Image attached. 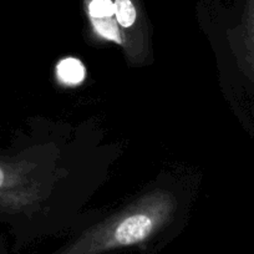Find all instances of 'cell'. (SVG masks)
<instances>
[{"mask_svg":"<svg viewBox=\"0 0 254 254\" xmlns=\"http://www.w3.org/2000/svg\"><path fill=\"white\" fill-rule=\"evenodd\" d=\"M166 197L157 196L137 208L109 222L80 239L64 254H96L119 247L132 246L147 239L168 213Z\"/></svg>","mask_w":254,"mask_h":254,"instance_id":"cell-1","label":"cell"},{"mask_svg":"<svg viewBox=\"0 0 254 254\" xmlns=\"http://www.w3.org/2000/svg\"><path fill=\"white\" fill-rule=\"evenodd\" d=\"M115 5V16L116 21L122 28H130L136 21V9L131 0H116Z\"/></svg>","mask_w":254,"mask_h":254,"instance_id":"cell-3","label":"cell"},{"mask_svg":"<svg viewBox=\"0 0 254 254\" xmlns=\"http://www.w3.org/2000/svg\"><path fill=\"white\" fill-rule=\"evenodd\" d=\"M95 29L101 36H104L107 40H112L115 43L121 44V34L117 29L116 21L112 20V18H102V19H92Z\"/></svg>","mask_w":254,"mask_h":254,"instance_id":"cell-4","label":"cell"},{"mask_svg":"<svg viewBox=\"0 0 254 254\" xmlns=\"http://www.w3.org/2000/svg\"><path fill=\"white\" fill-rule=\"evenodd\" d=\"M89 13L91 19L112 18L115 15V5L111 0H91Z\"/></svg>","mask_w":254,"mask_h":254,"instance_id":"cell-5","label":"cell"},{"mask_svg":"<svg viewBox=\"0 0 254 254\" xmlns=\"http://www.w3.org/2000/svg\"><path fill=\"white\" fill-rule=\"evenodd\" d=\"M56 72L59 79L66 85H79L84 81L86 75V70L81 61L75 58L63 59L56 67Z\"/></svg>","mask_w":254,"mask_h":254,"instance_id":"cell-2","label":"cell"}]
</instances>
